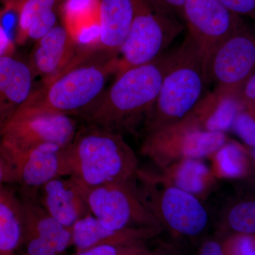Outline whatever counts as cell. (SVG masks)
<instances>
[{
  "instance_id": "cell-1",
  "label": "cell",
  "mask_w": 255,
  "mask_h": 255,
  "mask_svg": "<svg viewBox=\"0 0 255 255\" xmlns=\"http://www.w3.org/2000/svg\"><path fill=\"white\" fill-rule=\"evenodd\" d=\"M175 51L116 76L113 83L76 116L87 125L109 131L122 135L134 131L153 107Z\"/></svg>"
},
{
  "instance_id": "cell-2",
  "label": "cell",
  "mask_w": 255,
  "mask_h": 255,
  "mask_svg": "<svg viewBox=\"0 0 255 255\" xmlns=\"http://www.w3.org/2000/svg\"><path fill=\"white\" fill-rule=\"evenodd\" d=\"M117 59L98 47L81 50L61 73L33 88L22 106L76 116L105 90L109 77L117 71Z\"/></svg>"
},
{
  "instance_id": "cell-3",
  "label": "cell",
  "mask_w": 255,
  "mask_h": 255,
  "mask_svg": "<svg viewBox=\"0 0 255 255\" xmlns=\"http://www.w3.org/2000/svg\"><path fill=\"white\" fill-rule=\"evenodd\" d=\"M66 176L87 188L131 180L138 170L135 152L123 135L87 125L63 149Z\"/></svg>"
},
{
  "instance_id": "cell-4",
  "label": "cell",
  "mask_w": 255,
  "mask_h": 255,
  "mask_svg": "<svg viewBox=\"0 0 255 255\" xmlns=\"http://www.w3.org/2000/svg\"><path fill=\"white\" fill-rule=\"evenodd\" d=\"M209 84L202 50L187 34L176 49L155 104L144 122L145 133L186 118L206 95Z\"/></svg>"
},
{
  "instance_id": "cell-5",
  "label": "cell",
  "mask_w": 255,
  "mask_h": 255,
  "mask_svg": "<svg viewBox=\"0 0 255 255\" xmlns=\"http://www.w3.org/2000/svg\"><path fill=\"white\" fill-rule=\"evenodd\" d=\"M134 182L147 209L175 236L195 238L205 231L207 211L198 197L179 189L161 174L138 169Z\"/></svg>"
},
{
  "instance_id": "cell-6",
  "label": "cell",
  "mask_w": 255,
  "mask_h": 255,
  "mask_svg": "<svg viewBox=\"0 0 255 255\" xmlns=\"http://www.w3.org/2000/svg\"><path fill=\"white\" fill-rule=\"evenodd\" d=\"M228 141L226 132L201 128L194 117L146 133L141 153L163 169L184 159L211 157Z\"/></svg>"
},
{
  "instance_id": "cell-7",
  "label": "cell",
  "mask_w": 255,
  "mask_h": 255,
  "mask_svg": "<svg viewBox=\"0 0 255 255\" xmlns=\"http://www.w3.org/2000/svg\"><path fill=\"white\" fill-rule=\"evenodd\" d=\"M78 128L71 116L21 106L0 135V150L9 156L46 143L65 147Z\"/></svg>"
},
{
  "instance_id": "cell-8",
  "label": "cell",
  "mask_w": 255,
  "mask_h": 255,
  "mask_svg": "<svg viewBox=\"0 0 255 255\" xmlns=\"http://www.w3.org/2000/svg\"><path fill=\"white\" fill-rule=\"evenodd\" d=\"M184 28L182 21L155 12L142 0L119 52L116 76L157 59Z\"/></svg>"
},
{
  "instance_id": "cell-9",
  "label": "cell",
  "mask_w": 255,
  "mask_h": 255,
  "mask_svg": "<svg viewBox=\"0 0 255 255\" xmlns=\"http://www.w3.org/2000/svg\"><path fill=\"white\" fill-rule=\"evenodd\" d=\"M91 214L107 228H160V223L147 209L131 180L85 187Z\"/></svg>"
},
{
  "instance_id": "cell-10",
  "label": "cell",
  "mask_w": 255,
  "mask_h": 255,
  "mask_svg": "<svg viewBox=\"0 0 255 255\" xmlns=\"http://www.w3.org/2000/svg\"><path fill=\"white\" fill-rule=\"evenodd\" d=\"M206 71L215 88L238 94L255 72V33L243 23L208 58Z\"/></svg>"
},
{
  "instance_id": "cell-11",
  "label": "cell",
  "mask_w": 255,
  "mask_h": 255,
  "mask_svg": "<svg viewBox=\"0 0 255 255\" xmlns=\"http://www.w3.org/2000/svg\"><path fill=\"white\" fill-rule=\"evenodd\" d=\"M183 21L187 34L202 50L205 65L216 47L244 23L220 0H185Z\"/></svg>"
},
{
  "instance_id": "cell-12",
  "label": "cell",
  "mask_w": 255,
  "mask_h": 255,
  "mask_svg": "<svg viewBox=\"0 0 255 255\" xmlns=\"http://www.w3.org/2000/svg\"><path fill=\"white\" fill-rule=\"evenodd\" d=\"M23 234V255H60L73 245L72 230L58 222L33 198L19 195ZM18 250V251H19Z\"/></svg>"
},
{
  "instance_id": "cell-13",
  "label": "cell",
  "mask_w": 255,
  "mask_h": 255,
  "mask_svg": "<svg viewBox=\"0 0 255 255\" xmlns=\"http://www.w3.org/2000/svg\"><path fill=\"white\" fill-rule=\"evenodd\" d=\"M63 149L57 144L46 143L20 153L4 155L14 170L19 195L36 199L42 186L53 178L66 176Z\"/></svg>"
},
{
  "instance_id": "cell-14",
  "label": "cell",
  "mask_w": 255,
  "mask_h": 255,
  "mask_svg": "<svg viewBox=\"0 0 255 255\" xmlns=\"http://www.w3.org/2000/svg\"><path fill=\"white\" fill-rule=\"evenodd\" d=\"M36 199L50 216L69 229L91 214L85 187L70 176H60L48 181L40 188Z\"/></svg>"
},
{
  "instance_id": "cell-15",
  "label": "cell",
  "mask_w": 255,
  "mask_h": 255,
  "mask_svg": "<svg viewBox=\"0 0 255 255\" xmlns=\"http://www.w3.org/2000/svg\"><path fill=\"white\" fill-rule=\"evenodd\" d=\"M81 49L78 42L65 26L56 25L36 41L28 64L35 76L48 81L67 68Z\"/></svg>"
},
{
  "instance_id": "cell-16",
  "label": "cell",
  "mask_w": 255,
  "mask_h": 255,
  "mask_svg": "<svg viewBox=\"0 0 255 255\" xmlns=\"http://www.w3.org/2000/svg\"><path fill=\"white\" fill-rule=\"evenodd\" d=\"M35 77L28 62L12 55L0 57V135L31 95Z\"/></svg>"
},
{
  "instance_id": "cell-17",
  "label": "cell",
  "mask_w": 255,
  "mask_h": 255,
  "mask_svg": "<svg viewBox=\"0 0 255 255\" xmlns=\"http://www.w3.org/2000/svg\"><path fill=\"white\" fill-rule=\"evenodd\" d=\"M161 231L160 228L110 229L102 226L90 214L78 221L72 228V243L77 253L105 245H144L145 241L157 236Z\"/></svg>"
},
{
  "instance_id": "cell-18",
  "label": "cell",
  "mask_w": 255,
  "mask_h": 255,
  "mask_svg": "<svg viewBox=\"0 0 255 255\" xmlns=\"http://www.w3.org/2000/svg\"><path fill=\"white\" fill-rule=\"evenodd\" d=\"M142 0H100L98 48L118 57Z\"/></svg>"
},
{
  "instance_id": "cell-19",
  "label": "cell",
  "mask_w": 255,
  "mask_h": 255,
  "mask_svg": "<svg viewBox=\"0 0 255 255\" xmlns=\"http://www.w3.org/2000/svg\"><path fill=\"white\" fill-rule=\"evenodd\" d=\"M242 110L238 94L215 88L204 96L190 114L204 130L226 132L232 129Z\"/></svg>"
},
{
  "instance_id": "cell-20",
  "label": "cell",
  "mask_w": 255,
  "mask_h": 255,
  "mask_svg": "<svg viewBox=\"0 0 255 255\" xmlns=\"http://www.w3.org/2000/svg\"><path fill=\"white\" fill-rule=\"evenodd\" d=\"M23 222L19 196L0 187V255H16L22 243Z\"/></svg>"
},
{
  "instance_id": "cell-21",
  "label": "cell",
  "mask_w": 255,
  "mask_h": 255,
  "mask_svg": "<svg viewBox=\"0 0 255 255\" xmlns=\"http://www.w3.org/2000/svg\"><path fill=\"white\" fill-rule=\"evenodd\" d=\"M163 176L174 186L199 197L210 190L215 176L201 159H184L164 167Z\"/></svg>"
},
{
  "instance_id": "cell-22",
  "label": "cell",
  "mask_w": 255,
  "mask_h": 255,
  "mask_svg": "<svg viewBox=\"0 0 255 255\" xmlns=\"http://www.w3.org/2000/svg\"><path fill=\"white\" fill-rule=\"evenodd\" d=\"M211 157L215 177L237 179L246 176L251 169L248 152L238 142L228 140Z\"/></svg>"
},
{
  "instance_id": "cell-23",
  "label": "cell",
  "mask_w": 255,
  "mask_h": 255,
  "mask_svg": "<svg viewBox=\"0 0 255 255\" xmlns=\"http://www.w3.org/2000/svg\"><path fill=\"white\" fill-rule=\"evenodd\" d=\"M100 0H66L62 8L65 26L73 35L82 26L99 19Z\"/></svg>"
},
{
  "instance_id": "cell-24",
  "label": "cell",
  "mask_w": 255,
  "mask_h": 255,
  "mask_svg": "<svg viewBox=\"0 0 255 255\" xmlns=\"http://www.w3.org/2000/svg\"><path fill=\"white\" fill-rule=\"evenodd\" d=\"M57 0H24L15 36V43L18 45L25 43L28 30L35 22L52 10L55 9Z\"/></svg>"
},
{
  "instance_id": "cell-25",
  "label": "cell",
  "mask_w": 255,
  "mask_h": 255,
  "mask_svg": "<svg viewBox=\"0 0 255 255\" xmlns=\"http://www.w3.org/2000/svg\"><path fill=\"white\" fill-rule=\"evenodd\" d=\"M226 223L234 233L255 236V199L233 205L228 211Z\"/></svg>"
},
{
  "instance_id": "cell-26",
  "label": "cell",
  "mask_w": 255,
  "mask_h": 255,
  "mask_svg": "<svg viewBox=\"0 0 255 255\" xmlns=\"http://www.w3.org/2000/svg\"><path fill=\"white\" fill-rule=\"evenodd\" d=\"M232 129L247 145L255 148V114L243 109L236 117Z\"/></svg>"
},
{
  "instance_id": "cell-27",
  "label": "cell",
  "mask_w": 255,
  "mask_h": 255,
  "mask_svg": "<svg viewBox=\"0 0 255 255\" xmlns=\"http://www.w3.org/2000/svg\"><path fill=\"white\" fill-rule=\"evenodd\" d=\"M223 246L226 255H255V236L234 233Z\"/></svg>"
},
{
  "instance_id": "cell-28",
  "label": "cell",
  "mask_w": 255,
  "mask_h": 255,
  "mask_svg": "<svg viewBox=\"0 0 255 255\" xmlns=\"http://www.w3.org/2000/svg\"><path fill=\"white\" fill-rule=\"evenodd\" d=\"M148 251L145 245L133 246H100L76 253L74 255H142Z\"/></svg>"
},
{
  "instance_id": "cell-29",
  "label": "cell",
  "mask_w": 255,
  "mask_h": 255,
  "mask_svg": "<svg viewBox=\"0 0 255 255\" xmlns=\"http://www.w3.org/2000/svg\"><path fill=\"white\" fill-rule=\"evenodd\" d=\"M185 0H145L156 13L183 21V7Z\"/></svg>"
},
{
  "instance_id": "cell-30",
  "label": "cell",
  "mask_w": 255,
  "mask_h": 255,
  "mask_svg": "<svg viewBox=\"0 0 255 255\" xmlns=\"http://www.w3.org/2000/svg\"><path fill=\"white\" fill-rule=\"evenodd\" d=\"M233 14L255 22V0H220Z\"/></svg>"
},
{
  "instance_id": "cell-31",
  "label": "cell",
  "mask_w": 255,
  "mask_h": 255,
  "mask_svg": "<svg viewBox=\"0 0 255 255\" xmlns=\"http://www.w3.org/2000/svg\"><path fill=\"white\" fill-rule=\"evenodd\" d=\"M243 109L255 114V72L238 92Z\"/></svg>"
},
{
  "instance_id": "cell-32",
  "label": "cell",
  "mask_w": 255,
  "mask_h": 255,
  "mask_svg": "<svg viewBox=\"0 0 255 255\" xmlns=\"http://www.w3.org/2000/svg\"><path fill=\"white\" fill-rule=\"evenodd\" d=\"M15 183L14 170L8 159L0 150V187Z\"/></svg>"
},
{
  "instance_id": "cell-33",
  "label": "cell",
  "mask_w": 255,
  "mask_h": 255,
  "mask_svg": "<svg viewBox=\"0 0 255 255\" xmlns=\"http://www.w3.org/2000/svg\"><path fill=\"white\" fill-rule=\"evenodd\" d=\"M12 38L0 21V57L12 55L15 49V43Z\"/></svg>"
},
{
  "instance_id": "cell-34",
  "label": "cell",
  "mask_w": 255,
  "mask_h": 255,
  "mask_svg": "<svg viewBox=\"0 0 255 255\" xmlns=\"http://www.w3.org/2000/svg\"><path fill=\"white\" fill-rule=\"evenodd\" d=\"M199 255H226L223 243L216 240H208L201 245Z\"/></svg>"
},
{
  "instance_id": "cell-35",
  "label": "cell",
  "mask_w": 255,
  "mask_h": 255,
  "mask_svg": "<svg viewBox=\"0 0 255 255\" xmlns=\"http://www.w3.org/2000/svg\"><path fill=\"white\" fill-rule=\"evenodd\" d=\"M142 255H175L173 251L168 248H159L154 251H148Z\"/></svg>"
},
{
  "instance_id": "cell-36",
  "label": "cell",
  "mask_w": 255,
  "mask_h": 255,
  "mask_svg": "<svg viewBox=\"0 0 255 255\" xmlns=\"http://www.w3.org/2000/svg\"><path fill=\"white\" fill-rule=\"evenodd\" d=\"M254 157H255V152H254Z\"/></svg>"
},
{
  "instance_id": "cell-37",
  "label": "cell",
  "mask_w": 255,
  "mask_h": 255,
  "mask_svg": "<svg viewBox=\"0 0 255 255\" xmlns=\"http://www.w3.org/2000/svg\"><path fill=\"white\" fill-rule=\"evenodd\" d=\"M0 1H1V0H0Z\"/></svg>"
}]
</instances>
